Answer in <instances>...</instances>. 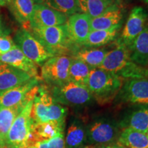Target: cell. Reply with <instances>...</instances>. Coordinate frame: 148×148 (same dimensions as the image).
Wrapping results in <instances>:
<instances>
[{
	"mask_svg": "<svg viewBox=\"0 0 148 148\" xmlns=\"http://www.w3.org/2000/svg\"><path fill=\"white\" fill-rule=\"evenodd\" d=\"M99 69L113 73L121 78H148V68L134 63L130 58L128 47L117 42L103 59Z\"/></svg>",
	"mask_w": 148,
	"mask_h": 148,
	"instance_id": "cell-1",
	"label": "cell"
},
{
	"mask_svg": "<svg viewBox=\"0 0 148 148\" xmlns=\"http://www.w3.org/2000/svg\"><path fill=\"white\" fill-rule=\"evenodd\" d=\"M123 85V78L99 68L90 70L87 81L88 89L99 104L110 102Z\"/></svg>",
	"mask_w": 148,
	"mask_h": 148,
	"instance_id": "cell-2",
	"label": "cell"
},
{
	"mask_svg": "<svg viewBox=\"0 0 148 148\" xmlns=\"http://www.w3.org/2000/svg\"><path fill=\"white\" fill-rule=\"evenodd\" d=\"M29 32L53 56L73 53L78 49L70 40L66 23L58 26L32 27Z\"/></svg>",
	"mask_w": 148,
	"mask_h": 148,
	"instance_id": "cell-3",
	"label": "cell"
},
{
	"mask_svg": "<svg viewBox=\"0 0 148 148\" xmlns=\"http://www.w3.org/2000/svg\"><path fill=\"white\" fill-rule=\"evenodd\" d=\"M32 105L33 100L29 101L16 116L7 136L5 148H26L36 143L31 116Z\"/></svg>",
	"mask_w": 148,
	"mask_h": 148,
	"instance_id": "cell-4",
	"label": "cell"
},
{
	"mask_svg": "<svg viewBox=\"0 0 148 148\" xmlns=\"http://www.w3.org/2000/svg\"><path fill=\"white\" fill-rule=\"evenodd\" d=\"M67 109L56 102L45 86H39L33 100L31 116L34 123L49 121H65Z\"/></svg>",
	"mask_w": 148,
	"mask_h": 148,
	"instance_id": "cell-5",
	"label": "cell"
},
{
	"mask_svg": "<svg viewBox=\"0 0 148 148\" xmlns=\"http://www.w3.org/2000/svg\"><path fill=\"white\" fill-rule=\"evenodd\" d=\"M73 58L65 55L54 56L42 64L41 78L48 84L58 86L69 82V68Z\"/></svg>",
	"mask_w": 148,
	"mask_h": 148,
	"instance_id": "cell-6",
	"label": "cell"
},
{
	"mask_svg": "<svg viewBox=\"0 0 148 148\" xmlns=\"http://www.w3.org/2000/svg\"><path fill=\"white\" fill-rule=\"evenodd\" d=\"M50 93L56 102L67 106L84 105L92 97L87 86L72 81L61 86H53Z\"/></svg>",
	"mask_w": 148,
	"mask_h": 148,
	"instance_id": "cell-7",
	"label": "cell"
},
{
	"mask_svg": "<svg viewBox=\"0 0 148 148\" xmlns=\"http://www.w3.org/2000/svg\"><path fill=\"white\" fill-rule=\"evenodd\" d=\"M13 40L25 56L35 64H43L54 56L32 33L23 28L16 31Z\"/></svg>",
	"mask_w": 148,
	"mask_h": 148,
	"instance_id": "cell-8",
	"label": "cell"
},
{
	"mask_svg": "<svg viewBox=\"0 0 148 148\" xmlns=\"http://www.w3.org/2000/svg\"><path fill=\"white\" fill-rule=\"evenodd\" d=\"M39 79L38 77H32L28 82L0 95V108H8L25 101L34 100L39 88Z\"/></svg>",
	"mask_w": 148,
	"mask_h": 148,
	"instance_id": "cell-9",
	"label": "cell"
},
{
	"mask_svg": "<svg viewBox=\"0 0 148 148\" xmlns=\"http://www.w3.org/2000/svg\"><path fill=\"white\" fill-rule=\"evenodd\" d=\"M86 141L92 145L112 143L119 135L117 126L111 121L99 119L92 121L86 129Z\"/></svg>",
	"mask_w": 148,
	"mask_h": 148,
	"instance_id": "cell-10",
	"label": "cell"
},
{
	"mask_svg": "<svg viewBox=\"0 0 148 148\" xmlns=\"http://www.w3.org/2000/svg\"><path fill=\"white\" fill-rule=\"evenodd\" d=\"M147 12L143 7H134L129 14L117 42L128 47L147 26Z\"/></svg>",
	"mask_w": 148,
	"mask_h": 148,
	"instance_id": "cell-11",
	"label": "cell"
},
{
	"mask_svg": "<svg viewBox=\"0 0 148 148\" xmlns=\"http://www.w3.org/2000/svg\"><path fill=\"white\" fill-rule=\"evenodd\" d=\"M119 97L125 102L148 105V78L128 79L122 85Z\"/></svg>",
	"mask_w": 148,
	"mask_h": 148,
	"instance_id": "cell-12",
	"label": "cell"
},
{
	"mask_svg": "<svg viewBox=\"0 0 148 148\" xmlns=\"http://www.w3.org/2000/svg\"><path fill=\"white\" fill-rule=\"evenodd\" d=\"M91 18L84 13L77 12L69 16L66 22L69 38L76 47H81L90 32Z\"/></svg>",
	"mask_w": 148,
	"mask_h": 148,
	"instance_id": "cell-13",
	"label": "cell"
},
{
	"mask_svg": "<svg viewBox=\"0 0 148 148\" xmlns=\"http://www.w3.org/2000/svg\"><path fill=\"white\" fill-rule=\"evenodd\" d=\"M67 19L66 14L46 5L35 3L34 12L30 20V26L31 28L58 26L66 23Z\"/></svg>",
	"mask_w": 148,
	"mask_h": 148,
	"instance_id": "cell-14",
	"label": "cell"
},
{
	"mask_svg": "<svg viewBox=\"0 0 148 148\" xmlns=\"http://www.w3.org/2000/svg\"><path fill=\"white\" fill-rule=\"evenodd\" d=\"M123 8L120 3H114L97 17L91 18L90 31L120 28L123 21Z\"/></svg>",
	"mask_w": 148,
	"mask_h": 148,
	"instance_id": "cell-15",
	"label": "cell"
},
{
	"mask_svg": "<svg viewBox=\"0 0 148 148\" xmlns=\"http://www.w3.org/2000/svg\"><path fill=\"white\" fill-rule=\"evenodd\" d=\"M32 78L26 72L0 62V95Z\"/></svg>",
	"mask_w": 148,
	"mask_h": 148,
	"instance_id": "cell-16",
	"label": "cell"
},
{
	"mask_svg": "<svg viewBox=\"0 0 148 148\" xmlns=\"http://www.w3.org/2000/svg\"><path fill=\"white\" fill-rule=\"evenodd\" d=\"M0 62L26 72L32 77L40 78L36 64L25 56L16 45L8 52L0 56Z\"/></svg>",
	"mask_w": 148,
	"mask_h": 148,
	"instance_id": "cell-17",
	"label": "cell"
},
{
	"mask_svg": "<svg viewBox=\"0 0 148 148\" xmlns=\"http://www.w3.org/2000/svg\"><path fill=\"white\" fill-rule=\"evenodd\" d=\"M34 5V0H11L8 6L16 21L22 25V28L29 32Z\"/></svg>",
	"mask_w": 148,
	"mask_h": 148,
	"instance_id": "cell-18",
	"label": "cell"
},
{
	"mask_svg": "<svg viewBox=\"0 0 148 148\" xmlns=\"http://www.w3.org/2000/svg\"><path fill=\"white\" fill-rule=\"evenodd\" d=\"M130 58L138 65H148V25L128 47Z\"/></svg>",
	"mask_w": 148,
	"mask_h": 148,
	"instance_id": "cell-19",
	"label": "cell"
},
{
	"mask_svg": "<svg viewBox=\"0 0 148 148\" xmlns=\"http://www.w3.org/2000/svg\"><path fill=\"white\" fill-rule=\"evenodd\" d=\"M28 102L25 101L8 108H0V148H5L9 130L16 116Z\"/></svg>",
	"mask_w": 148,
	"mask_h": 148,
	"instance_id": "cell-20",
	"label": "cell"
},
{
	"mask_svg": "<svg viewBox=\"0 0 148 148\" xmlns=\"http://www.w3.org/2000/svg\"><path fill=\"white\" fill-rule=\"evenodd\" d=\"M117 144L126 148H148V134L125 127L119 135Z\"/></svg>",
	"mask_w": 148,
	"mask_h": 148,
	"instance_id": "cell-21",
	"label": "cell"
},
{
	"mask_svg": "<svg viewBox=\"0 0 148 148\" xmlns=\"http://www.w3.org/2000/svg\"><path fill=\"white\" fill-rule=\"evenodd\" d=\"M64 121H49L45 123H34V135L36 142L52 138L64 133Z\"/></svg>",
	"mask_w": 148,
	"mask_h": 148,
	"instance_id": "cell-22",
	"label": "cell"
},
{
	"mask_svg": "<svg viewBox=\"0 0 148 148\" xmlns=\"http://www.w3.org/2000/svg\"><path fill=\"white\" fill-rule=\"evenodd\" d=\"M108 51V49L104 48L88 49L87 47H86L83 49H77L73 53V58L82 61L90 66L92 69H93V68L99 67L101 65Z\"/></svg>",
	"mask_w": 148,
	"mask_h": 148,
	"instance_id": "cell-23",
	"label": "cell"
},
{
	"mask_svg": "<svg viewBox=\"0 0 148 148\" xmlns=\"http://www.w3.org/2000/svg\"><path fill=\"white\" fill-rule=\"evenodd\" d=\"M79 12L87 14L90 18L99 16L118 0H77Z\"/></svg>",
	"mask_w": 148,
	"mask_h": 148,
	"instance_id": "cell-24",
	"label": "cell"
},
{
	"mask_svg": "<svg viewBox=\"0 0 148 148\" xmlns=\"http://www.w3.org/2000/svg\"><path fill=\"white\" fill-rule=\"evenodd\" d=\"M86 141V128L81 122L73 121L68 127L65 138L66 148H83Z\"/></svg>",
	"mask_w": 148,
	"mask_h": 148,
	"instance_id": "cell-25",
	"label": "cell"
},
{
	"mask_svg": "<svg viewBox=\"0 0 148 148\" xmlns=\"http://www.w3.org/2000/svg\"><path fill=\"white\" fill-rule=\"evenodd\" d=\"M119 29L114 28L108 30L90 31L82 46L86 47H98L106 45L117 38Z\"/></svg>",
	"mask_w": 148,
	"mask_h": 148,
	"instance_id": "cell-26",
	"label": "cell"
},
{
	"mask_svg": "<svg viewBox=\"0 0 148 148\" xmlns=\"http://www.w3.org/2000/svg\"><path fill=\"white\" fill-rule=\"evenodd\" d=\"M123 126L130 127L141 132H148V108H141L133 111L124 120ZM124 127V128H125Z\"/></svg>",
	"mask_w": 148,
	"mask_h": 148,
	"instance_id": "cell-27",
	"label": "cell"
},
{
	"mask_svg": "<svg viewBox=\"0 0 148 148\" xmlns=\"http://www.w3.org/2000/svg\"><path fill=\"white\" fill-rule=\"evenodd\" d=\"M34 2L46 5L66 16L79 12L77 0H34Z\"/></svg>",
	"mask_w": 148,
	"mask_h": 148,
	"instance_id": "cell-28",
	"label": "cell"
},
{
	"mask_svg": "<svg viewBox=\"0 0 148 148\" xmlns=\"http://www.w3.org/2000/svg\"><path fill=\"white\" fill-rule=\"evenodd\" d=\"M92 68L82 61L73 58L69 68L70 81L86 86Z\"/></svg>",
	"mask_w": 148,
	"mask_h": 148,
	"instance_id": "cell-29",
	"label": "cell"
},
{
	"mask_svg": "<svg viewBox=\"0 0 148 148\" xmlns=\"http://www.w3.org/2000/svg\"><path fill=\"white\" fill-rule=\"evenodd\" d=\"M36 148H66L64 133L48 140L36 142L34 145Z\"/></svg>",
	"mask_w": 148,
	"mask_h": 148,
	"instance_id": "cell-30",
	"label": "cell"
},
{
	"mask_svg": "<svg viewBox=\"0 0 148 148\" xmlns=\"http://www.w3.org/2000/svg\"><path fill=\"white\" fill-rule=\"evenodd\" d=\"M16 44L8 34L0 36V56L5 54L13 48Z\"/></svg>",
	"mask_w": 148,
	"mask_h": 148,
	"instance_id": "cell-31",
	"label": "cell"
},
{
	"mask_svg": "<svg viewBox=\"0 0 148 148\" xmlns=\"http://www.w3.org/2000/svg\"><path fill=\"white\" fill-rule=\"evenodd\" d=\"M8 34V31H6V29H5L4 25L2 24V22L0 21V36H3Z\"/></svg>",
	"mask_w": 148,
	"mask_h": 148,
	"instance_id": "cell-32",
	"label": "cell"
},
{
	"mask_svg": "<svg viewBox=\"0 0 148 148\" xmlns=\"http://www.w3.org/2000/svg\"><path fill=\"white\" fill-rule=\"evenodd\" d=\"M103 148H126V147H123V146H121L119 145V144L116 143V144H112V145L110 144V145L105 146V147Z\"/></svg>",
	"mask_w": 148,
	"mask_h": 148,
	"instance_id": "cell-33",
	"label": "cell"
},
{
	"mask_svg": "<svg viewBox=\"0 0 148 148\" xmlns=\"http://www.w3.org/2000/svg\"><path fill=\"white\" fill-rule=\"evenodd\" d=\"M11 0H0V5L1 6H8Z\"/></svg>",
	"mask_w": 148,
	"mask_h": 148,
	"instance_id": "cell-34",
	"label": "cell"
},
{
	"mask_svg": "<svg viewBox=\"0 0 148 148\" xmlns=\"http://www.w3.org/2000/svg\"><path fill=\"white\" fill-rule=\"evenodd\" d=\"M26 148H36V147H35L34 145H32V146H29V147H26Z\"/></svg>",
	"mask_w": 148,
	"mask_h": 148,
	"instance_id": "cell-35",
	"label": "cell"
},
{
	"mask_svg": "<svg viewBox=\"0 0 148 148\" xmlns=\"http://www.w3.org/2000/svg\"><path fill=\"white\" fill-rule=\"evenodd\" d=\"M143 1H145V2H146L147 3H148V0H143Z\"/></svg>",
	"mask_w": 148,
	"mask_h": 148,
	"instance_id": "cell-36",
	"label": "cell"
},
{
	"mask_svg": "<svg viewBox=\"0 0 148 148\" xmlns=\"http://www.w3.org/2000/svg\"><path fill=\"white\" fill-rule=\"evenodd\" d=\"M84 148H92V147H84Z\"/></svg>",
	"mask_w": 148,
	"mask_h": 148,
	"instance_id": "cell-37",
	"label": "cell"
},
{
	"mask_svg": "<svg viewBox=\"0 0 148 148\" xmlns=\"http://www.w3.org/2000/svg\"><path fill=\"white\" fill-rule=\"evenodd\" d=\"M147 134H148V132H147Z\"/></svg>",
	"mask_w": 148,
	"mask_h": 148,
	"instance_id": "cell-38",
	"label": "cell"
}]
</instances>
